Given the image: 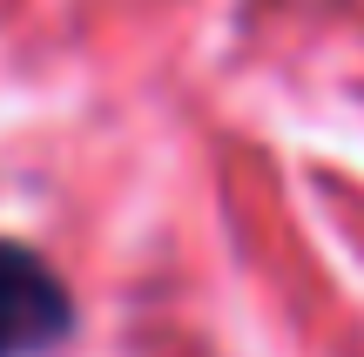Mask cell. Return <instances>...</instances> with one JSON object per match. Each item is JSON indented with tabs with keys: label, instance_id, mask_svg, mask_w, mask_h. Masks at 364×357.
I'll return each instance as SVG.
<instances>
[{
	"label": "cell",
	"instance_id": "cell-1",
	"mask_svg": "<svg viewBox=\"0 0 364 357\" xmlns=\"http://www.w3.org/2000/svg\"><path fill=\"white\" fill-rule=\"evenodd\" d=\"M75 331V304L54 263L27 243L0 236V357H41Z\"/></svg>",
	"mask_w": 364,
	"mask_h": 357
}]
</instances>
